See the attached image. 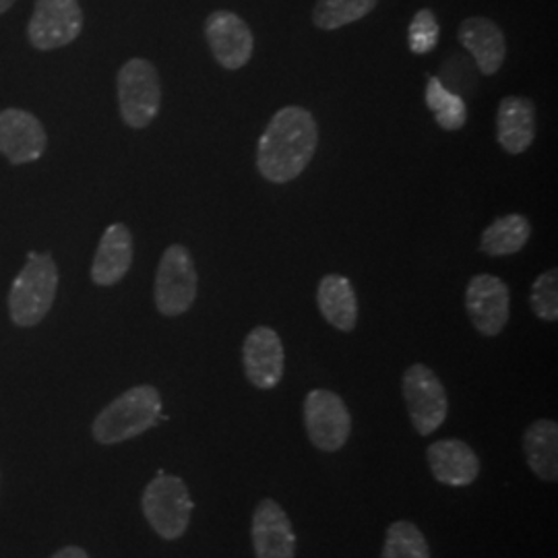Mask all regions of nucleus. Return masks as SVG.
Masks as SVG:
<instances>
[{
    "mask_svg": "<svg viewBox=\"0 0 558 558\" xmlns=\"http://www.w3.org/2000/svg\"><path fill=\"white\" fill-rule=\"evenodd\" d=\"M319 126L315 117L300 106H286L269 120L257 147L260 177L276 184L299 179L315 158Z\"/></svg>",
    "mask_w": 558,
    "mask_h": 558,
    "instance_id": "1",
    "label": "nucleus"
},
{
    "mask_svg": "<svg viewBox=\"0 0 558 558\" xmlns=\"http://www.w3.org/2000/svg\"><path fill=\"white\" fill-rule=\"evenodd\" d=\"M161 398L156 387L140 385L108 403L92 424V435L100 445H119L135 439L158 424Z\"/></svg>",
    "mask_w": 558,
    "mask_h": 558,
    "instance_id": "2",
    "label": "nucleus"
},
{
    "mask_svg": "<svg viewBox=\"0 0 558 558\" xmlns=\"http://www.w3.org/2000/svg\"><path fill=\"white\" fill-rule=\"evenodd\" d=\"M59 290V269L50 253H29L9 292V315L17 327H36L50 313Z\"/></svg>",
    "mask_w": 558,
    "mask_h": 558,
    "instance_id": "3",
    "label": "nucleus"
},
{
    "mask_svg": "<svg viewBox=\"0 0 558 558\" xmlns=\"http://www.w3.org/2000/svg\"><path fill=\"white\" fill-rule=\"evenodd\" d=\"M141 509L151 530L160 538L172 542L182 538L189 530L193 500L186 484L179 476L160 472L147 484L141 499Z\"/></svg>",
    "mask_w": 558,
    "mask_h": 558,
    "instance_id": "4",
    "label": "nucleus"
},
{
    "mask_svg": "<svg viewBox=\"0 0 558 558\" xmlns=\"http://www.w3.org/2000/svg\"><path fill=\"white\" fill-rule=\"evenodd\" d=\"M120 117L131 129L149 126L160 112L161 83L156 66L145 59L122 64L117 77Z\"/></svg>",
    "mask_w": 558,
    "mask_h": 558,
    "instance_id": "5",
    "label": "nucleus"
},
{
    "mask_svg": "<svg viewBox=\"0 0 558 558\" xmlns=\"http://www.w3.org/2000/svg\"><path fill=\"white\" fill-rule=\"evenodd\" d=\"M199 276L195 260L182 244H172L163 251L158 274L154 299L163 317L184 315L197 299Z\"/></svg>",
    "mask_w": 558,
    "mask_h": 558,
    "instance_id": "6",
    "label": "nucleus"
},
{
    "mask_svg": "<svg viewBox=\"0 0 558 558\" xmlns=\"http://www.w3.org/2000/svg\"><path fill=\"white\" fill-rule=\"evenodd\" d=\"M401 391L412 426L420 437L439 430L449 414V398L442 380L426 364H412L401 379Z\"/></svg>",
    "mask_w": 558,
    "mask_h": 558,
    "instance_id": "7",
    "label": "nucleus"
},
{
    "mask_svg": "<svg viewBox=\"0 0 558 558\" xmlns=\"http://www.w3.org/2000/svg\"><path fill=\"white\" fill-rule=\"evenodd\" d=\"M304 424L311 442L325 453L345 447L352 435V416L345 401L329 389H313L304 399Z\"/></svg>",
    "mask_w": 558,
    "mask_h": 558,
    "instance_id": "8",
    "label": "nucleus"
},
{
    "mask_svg": "<svg viewBox=\"0 0 558 558\" xmlns=\"http://www.w3.org/2000/svg\"><path fill=\"white\" fill-rule=\"evenodd\" d=\"M83 11L80 0H36L27 38L38 50H57L80 38Z\"/></svg>",
    "mask_w": 558,
    "mask_h": 558,
    "instance_id": "9",
    "label": "nucleus"
},
{
    "mask_svg": "<svg viewBox=\"0 0 558 558\" xmlns=\"http://www.w3.org/2000/svg\"><path fill=\"white\" fill-rule=\"evenodd\" d=\"M465 311L480 336L497 338L511 317V292L497 276L480 274L465 288Z\"/></svg>",
    "mask_w": 558,
    "mask_h": 558,
    "instance_id": "10",
    "label": "nucleus"
},
{
    "mask_svg": "<svg viewBox=\"0 0 558 558\" xmlns=\"http://www.w3.org/2000/svg\"><path fill=\"white\" fill-rule=\"evenodd\" d=\"M205 38L214 59L228 71L242 69L255 50V38L248 23L232 11H214L205 21Z\"/></svg>",
    "mask_w": 558,
    "mask_h": 558,
    "instance_id": "11",
    "label": "nucleus"
},
{
    "mask_svg": "<svg viewBox=\"0 0 558 558\" xmlns=\"http://www.w3.org/2000/svg\"><path fill=\"white\" fill-rule=\"evenodd\" d=\"M242 362L246 379L260 391H269L278 387L283 377L286 352L276 329L255 327L242 345Z\"/></svg>",
    "mask_w": 558,
    "mask_h": 558,
    "instance_id": "12",
    "label": "nucleus"
},
{
    "mask_svg": "<svg viewBox=\"0 0 558 558\" xmlns=\"http://www.w3.org/2000/svg\"><path fill=\"white\" fill-rule=\"evenodd\" d=\"M48 145V135L40 120L21 108L0 112V154L15 163L40 160Z\"/></svg>",
    "mask_w": 558,
    "mask_h": 558,
    "instance_id": "13",
    "label": "nucleus"
},
{
    "mask_svg": "<svg viewBox=\"0 0 558 558\" xmlns=\"http://www.w3.org/2000/svg\"><path fill=\"white\" fill-rule=\"evenodd\" d=\"M251 538L257 558L296 557V534L278 500L263 499L255 507Z\"/></svg>",
    "mask_w": 558,
    "mask_h": 558,
    "instance_id": "14",
    "label": "nucleus"
},
{
    "mask_svg": "<svg viewBox=\"0 0 558 558\" xmlns=\"http://www.w3.org/2000/svg\"><path fill=\"white\" fill-rule=\"evenodd\" d=\"M426 459L435 480L453 488L470 486L480 476L478 456L463 440H437L426 449Z\"/></svg>",
    "mask_w": 558,
    "mask_h": 558,
    "instance_id": "15",
    "label": "nucleus"
},
{
    "mask_svg": "<svg viewBox=\"0 0 558 558\" xmlns=\"http://www.w3.org/2000/svg\"><path fill=\"white\" fill-rule=\"evenodd\" d=\"M133 234L124 223L106 228L92 263V279L96 286H117L133 265Z\"/></svg>",
    "mask_w": 558,
    "mask_h": 558,
    "instance_id": "16",
    "label": "nucleus"
},
{
    "mask_svg": "<svg viewBox=\"0 0 558 558\" xmlns=\"http://www.w3.org/2000/svg\"><path fill=\"white\" fill-rule=\"evenodd\" d=\"M497 137L500 147L519 156L530 149L536 140V106L534 101L519 96H509L500 100L497 112Z\"/></svg>",
    "mask_w": 558,
    "mask_h": 558,
    "instance_id": "17",
    "label": "nucleus"
},
{
    "mask_svg": "<svg viewBox=\"0 0 558 558\" xmlns=\"http://www.w3.org/2000/svg\"><path fill=\"white\" fill-rule=\"evenodd\" d=\"M458 38L461 46L474 57L484 75L499 73L507 54V44L495 21L470 17L459 25Z\"/></svg>",
    "mask_w": 558,
    "mask_h": 558,
    "instance_id": "18",
    "label": "nucleus"
},
{
    "mask_svg": "<svg viewBox=\"0 0 558 558\" xmlns=\"http://www.w3.org/2000/svg\"><path fill=\"white\" fill-rule=\"evenodd\" d=\"M317 302L325 320L343 333L356 329L359 323V299L352 281L339 274H329L320 279Z\"/></svg>",
    "mask_w": 558,
    "mask_h": 558,
    "instance_id": "19",
    "label": "nucleus"
},
{
    "mask_svg": "<svg viewBox=\"0 0 558 558\" xmlns=\"http://www.w3.org/2000/svg\"><path fill=\"white\" fill-rule=\"evenodd\" d=\"M523 453L534 476L544 482L558 480V424L555 420H534L523 433Z\"/></svg>",
    "mask_w": 558,
    "mask_h": 558,
    "instance_id": "20",
    "label": "nucleus"
},
{
    "mask_svg": "<svg viewBox=\"0 0 558 558\" xmlns=\"http://www.w3.org/2000/svg\"><path fill=\"white\" fill-rule=\"evenodd\" d=\"M532 236V223L525 216L511 214L493 221L484 232L480 248L488 257H509L519 253Z\"/></svg>",
    "mask_w": 558,
    "mask_h": 558,
    "instance_id": "21",
    "label": "nucleus"
},
{
    "mask_svg": "<svg viewBox=\"0 0 558 558\" xmlns=\"http://www.w3.org/2000/svg\"><path fill=\"white\" fill-rule=\"evenodd\" d=\"M426 106L435 114L442 131H459L468 120V106L459 94L449 92L439 77H430L426 85Z\"/></svg>",
    "mask_w": 558,
    "mask_h": 558,
    "instance_id": "22",
    "label": "nucleus"
},
{
    "mask_svg": "<svg viewBox=\"0 0 558 558\" xmlns=\"http://www.w3.org/2000/svg\"><path fill=\"white\" fill-rule=\"evenodd\" d=\"M379 0H317L313 21L319 29H339L366 17Z\"/></svg>",
    "mask_w": 558,
    "mask_h": 558,
    "instance_id": "23",
    "label": "nucleus"
},
{
    "mask_svg": "<svg viewBox=\"0 0 558 558\" xmlns=\"http://www.w3.org/2000/svg\"><path fill=\"white\" fill-rule=\"evenodd\" d=\"M383 558H430V546L418 525L410 521H396L385 534Z\"/></svg>",
    "mask_w": 558,
    "mask_h": 558,
    "instance_id": "24",
    "label": "nucleus"
},
{
    "mask_svg": "<svg viewBox=\"0 0 558 558\" xmlns=\"http://www.w3.org/2000/svg\"><path fill=\"white\" fill-rule=\"evenodd\" d=\"M532 311L536 317L546 323H555L558 319V271L550 269L539 274L538 279L532 286Z\"/></svg>",
    "mask_w": 558,
    "mask_h": 558,
    "instance_id": "25",
    "label": "nucleus"
},
{
    "mask_svg": "<svg viewBox=\"0 0 558 558\" xmlns=\"http://www.w3.org/2000/svg\"><path fill=\"white\" fill-rule=\"evenodd\" d=\"M408 41H410V50L414 54H428L437 48L439 44V23L430 9H422L414 20L410 23V32H408Z\"/></svg>",
    "mask_w": 558,
    "mask_h": 558,
    "instance_id": "26",
    "label": "nucleus"
},
{
    "mask_svg": "<svg viewBox=\"0 0 558 558\" xmlns=\"http://www.w3.org/2000/svg\"><path fill=\"white\" fill-rule=\"evenodd\" d=\"M50 558H89L87 553L80 548V546H64L60 548L59 553H54Z\"/></svg>",
    "mask_w": 558,
    "mask_h": 558,
    "instance_id": "27",
    "label": "nucleus"
},
{
    "mask_svg": "<svg viewBox=\"0 0 558 558\" xmlns=\"http://www.w3.org/2000/svg\"><path fill=\"white\" fill-rule=\"evenodd\" d=\"M15 2H17V0H0V15L7 13Z\"/></svg>",
    "mask_w": 558,
    "mask_h": 558,
    "instance_id": "28",
    "label": "nucleus"
}]
</instances>
